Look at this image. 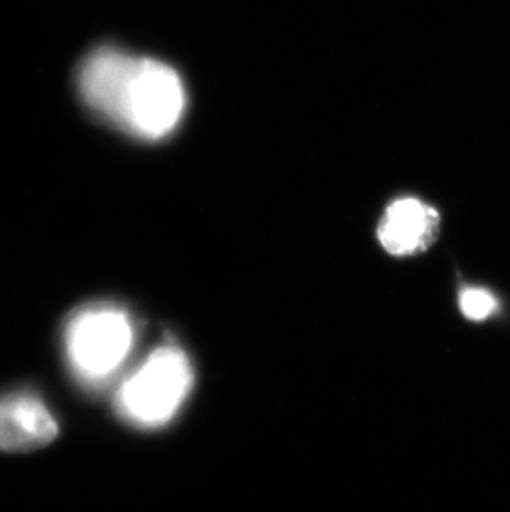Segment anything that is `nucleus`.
Instances as JSON below:
<instances>
[{"label":"nucleus","instance_id":"7ed1b4c3","mask_svg":"<svg viewBox=\"0 0 510 512\" xmlns=\"http://www.w3.org/2000/svg\"><path fill=\"white\" fill-rule=\"evenodd\" d=\"M133 337L130 317L120 307L103 304L80 310L65 332L73 372L83 382H105L130 355Z\"/></svg>","mask_w":510,"mask_h":512},{"label":"nucleus","instance_id":"f03ea898","mask_svg":"<svg viewBox=\"0 0 510 512\" xmlns=\"http://www.w3.org/2000/svg\"><path fill=\"white\" fill-rule=\"evenodd\" d=\"M193 380V367L183 350L158 348L121 385L116 408L135 425H164L183 405Z\"/></svg>","mask_w":510,"mask_h":512},{"label":"nucleus","instance_id":"f257e3e1","mask_svg":"<svg viewBox=\"0 0 510 512\" xmlns=\"http://www.w3.org/2000/svg\"><path fill=\"white\" fill-rule=\"evenodd\" d=\"M77 87L95 115L143 140L171 133L186 105L183 82L173 68L115 47L85 57Z\"/></svg>","mask_w":510,"mask_h":512},{"label":"nucleus","instance_id":"423d86ee","mask_svg":"<svg viewBox=\"0 0 510 512\" xmlns=\"http://www.w3.org/2000/svg\"><path fill=\"white\" fill-rule=\"evenodd\" d=\"M462 314L469 320H484L496 309V299L487 290L466 289L459 299Z\"/></svg>","mask_w":510,"mask_h":512},{"label":"nucleus","instance_id":"39448f33","mask_svg":"<svg viewBox=\"0 0 510 512\" xmlns=\"http://www.w3.org/2000/svg\"><path fill=\"white\" fill-rule=\"evenodd\" d=\"M441 218L433 206L414 198L396 199L378 226L381 246L393 256H414L438 239Z\"/></svg>","mask_w":510,"mask_h":512},{"label":"nucleus","instance_id":"20e7f679","mask_svg":"<svg viewBox=\"0 0 510 512\" xmlns=\"http://www.w3.org/2000/svg\"><path fill=\"white\" fill-rule=\"evenodd\" d=\"M57 435V420L39 397L14 393L0 398V451L39 450Z\"/></svg>","mask_w":510,"mask_h":512}]
</instances>
